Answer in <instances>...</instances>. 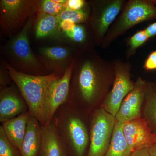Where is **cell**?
Here are the masks:
<instances>
[{"label": "cell", "instance_id": "1", "mask_svg": "<svg viewBox=\"0 0 156 156\" xmlns=\"http://www.w3.org/2000/svg\"><path fill=\"white\" fill-rule=\"evenodd\" d=\"M115 76L113 61L102 58L95 49L78 53L74 60L67 101L81 109L92 108L106 96Z\"/></svg>", "mask_w": 156, "mask_h": 156}, {"label": "cell", "instance_id": "2", "mask_svg": "<svg viewBox=\"0 0 156 156\" xmlns=\"http://www.w3.org/2000/svg\"><path fill=\"white\" fill-rule=\"evenodd\" d=\"M80 109L66 101L57 110L52 119L68 156H84L89 144L90 129Z\"/></svg>", "mask_w": 156, "mask_h": 156}, {"label": "cell", "instance_id": "3", "mask_svg": "<svg viewBox=\"0 0 156 156\" xmlns=\"http://www.w3.org/2000/svg\"><path fill=\"white\" fill-rule=\"evenodd\" d=\"M36 17H31L25 26L0 48L1 56L17 71L34 76L48 75L31 48L30 35Z\"/></svg>", "mask_w": 156, "mask_h": 156}, {"label": "cell", "instance_id": "4", "mask_svg": "<svg viewBox=\"0 0 156 156\" xmlns=\"http://www.w3.org/2000/svg\"><path fill=\"white\" fill-rule=\"evenodd\" d=\"M1 62L7 69L13 83L27 104L28 111L43 125L42 108L48 87L53 81L60 77L53 74L34 76L17 71L1 56Z\"/></svg>", "mask_w": 156, "mask_h": 156}, {"label": "cell", "instance_id": "5", "mask_svg": "<svg viewBox=\"0 0 156 156\" xmlns=\"http://www.w3.org/2000/svg\"><path fill=\"white\" fill-rule=\"evenodd\" d=\"M156 18V5L154 0H130L122 13L112 24L102 41L106 48L121 35L140 23Z\"/></svg>", "mask_w": 156, "mask_h": 156}, {"label": "cell", "instance_id": "6", "mask_svg": "<svg viewBox=\"0 0 156 156\" xmlns=\"http://www.w3.org/2000/svg\"><path fill=\"white\" fill-rule=\"evenodd\" d=\"M40 0H1L0 26L9 38L23 28L31 17L37 14Z\"/></svg>", "mask_w": 156, "mask_h": 156}, {"label": "cell", "instance_id": "7", "mask_svg": "<svg viewBox=\"0 0 156 156\" xmlns=\"http://www.w3.org/2000/svg\"><path fill=\"white\" fill-rule=\"evenodd\" d=\"M90 120V140L87 156H105L110 144L115 117L100 107L92 111Z\"/></svg>", "mask_w": 156, "mask_h": 156}, {"label": "cell", "instance_id": "8", "mask_svg": "<svg viewBox=\"0 0 156 156\" xmlns=\"http://www.w3.org/2000/svg\"><path fill=\"white\" fill-rule=\"evenodd\" d=\"M88 21L97 46H101L110 27L117 19L127 3L125 0H91Z\"/></svg>", "mask_w": 156, "mask_h": 156}, {"label": "cell", "instance_id": "9", "mask_svg": "<svg viewBox=\"0 0 156 156\" xmlns=\"http://www.w3.org/2000/svg\"><path fill=\"white\" fill-rule=\"evenodd\" d=\"M115 80L112 88L105 98L101 105L106 112L115 117L124 98L134 87L131 79V64L121 58L113 60Z\"/></svg>", "mask_w": 156, "mask_h": 156}, {"label": "cell", "instance_id": "10", "mask_svg": "<svg viewBox=\"0 0 156 156\" xmlns=\"http://www.w3.org/2000/svg\"><path fill=\"white\" fill-rule=\"evenodd\" d=\"M76 55L72 48L62 44L40 47L36 56L48 74H53L61 77Z\"/></svg>", "mask_w": 156, "mask_h": 156}, {"label": "cell", "instance_id": "11", "mask_svg": "<svg viewBox=\"0 0 156 156\" xmlns=\"http://www.w3.org/2000/svg\"><path fill=\"white\" fill-rule=\"evenodd\" d=\"M60 43L72 48L77 53L94 50L98 46L89 23L76 24L64 20L60 23Z\"/></svg>", "mask_w": 156, "mask_h": 156}, {"label": "cell", "instance_id": "12", "mask_svg": "<svg viewBox=\"0 0 156 156\" xmlns=\"http://www.w3.org/2000/svg\"><path fill=\"white\" fill-rule=\"evenodd\" d=\"M73 62L74 60L64 75L53 81L48 87L42 108V126L49 124L57 110L67 101Z\"/></svg>", "mask_w": 156, "mask_h": 156}, {"label": "cell", "instance_id": "13", "mask_svg": "<svg viewBox=\"0 0 156 156\" xmlns=\"http://www.w3.org/2000/svg\"><path fill=\"white\" fill-rule=\"evenodd\" d=\"M147 82L138 77L133 90L124 98L115 116L116 120L125 123L141 118V109L145 99Z\"/></svg>", "mask_w": 156, "mask_h": 156}, {"label": "cell", "instance_id": "14", "mask_svg": "<svg viewBox=\"0 0 156 156\" xmlns=\"http://www.w3.org/2000/svg\"><path fill=\"white\" fill-rule=\"evenodd\" d=\"M123 131L132 152L148 148L154 144V133L144 118H137L124 123Z\"/></svg>", "mask_w": 156, "mask_h": 156}, {"label": "cell", "instance_id": "15", "mask_svg": "<svg viewBox=\"0 0 156 156\" xmlns=\"http://www.w3.org/2000/svg\"><path fill=\"white\" fill-rule=\"evenodd\" d=\"M27 111H28L27 104L14 83L9 87L0 89L1 123Z\"/></svg>", "mask_w": 156, "mask_h": 156}, {"label": "cell", "instance_id": "16", "mask_svg": "<svg viewBox=\"0 0 156 156\" xmlns=\"http://www.w3.org/2000/svg\"><path fill=\"white\" fill-rule=\"evenodd\" d=\"M41 142L38 156H68L59 139L53 121L41 126Z\"/></svg>", "mask_w": 156, "mask_h": 156}, {"label": "cell", "instance_id": "17", "mask_svg": "<svg viewBox=\"0 0 156 156\" xmlns=\"http://www.w3.org/2000/svg\"><path fill=\"white\" fill-rule=\"evenodd\" d=\"M41 142V125L30 115L26 132L20 148L21 156H38Z\"/></svg>", "mask_w": 156, "mask_h": 156}, {"label": "cell", "instance_id": "18", "mask_svg": "<svg viewBox=\"0 0 156 156\" xmlns=\"http://www.w3.org/2000/svg\"><path fill=\"white\" fill-rule=\"evenodd\" d=\"M33 28L36 40L53 39L60 42V23L57 16L36 14Z\"/></svg>", "mask_w": 156, "mask_h": 156}, {"label": "cell", "instance_id": "19", "mask_svg": "<svg viewBox=\"0 0 156 156\" xmlns=\"http://www.w3.org/2000/svg\"><path fill=\"white\" fill-rule=\"evenodd\" d=\"M30 114L24 112L17 116L2 123L6 136L11 143L20 149L25 136Z\"/></svg>", "mask_w": 156, "mask_h": 156}, {"label": "cell", "instance_id": "20", "mask_svg": "<svg viewBox=\"0 0 156 156\" xmlns=\"http://www.w3.org/2000/svg\"><path fill=\"white\" fill-rule=\"evenodd\" d=\"M124 123L116 122L109 146L105 156H130L133 152L123 131Z\"/></svg>", "mask_w": 156, "mask_h": 156}, {"label": "cell", "instance_id": "21", "mask_svg": "<svg viewBox=\"0 0 156 156\" xmlns=\"http://www.w3.org/2000/svg\"><path fill=\"white\" fill-rule=\"evenodd\" d=\"M145 101L144 119L156 133V90L152 84L148 82Z\"/></svg>", "mask_w": 156, "mask_h": 156}, {"label": "cell", "instance_id": "22", "mask_svg": "<svg viewBox=\"0 0 156 156\" xmlns=\"http://www.w3.org/2000/svg\"><path fill=\"white\" fill-rule=\"evenodd\" d=\"M87 2V5L80 10H73L66 8L57 16L59 23L64 20H68L76 24L88 22L91 13V7L88 1Z\"/></svg>", "mask_w": 156, "mask_h": 156}, {"label": "cell", "instance_id": "23", "mask_svg": "<svg viewBox=\"0 0 156 156\" xmlns=\"http://www.w3.org/2000/svg\"><path fill=\"white\" fill-rule=\"evenodd\" d=\"M150 39L145 30L138 31L129 38L127 42L126 58H129L134 55L136 50Z\"/></svg>", "mask_w": 156, "mask_h": 156}, {"label": "cell", "instance_id": "24", "mask_svg": "<svg viewBox=\"0 0 156 156\" xmlns=\"http://www.w3.org/2000/svg\"><path fill=\"white\" fill-rule=\"evenodd\" d=\"M65 9V5L56 2L55 0H40L37 15L57 16Z\"/></svg>", "mask_w": 156, "mask_h": 156}, {"label": "cell", "instance_id": "25", "mask_svg": "<svg viewBox=\"0 0 156 156\" xmlns=\"http://www.w3.org/2000/svg\"><path fill=\"white\" fill-rule=\"evenodd\" d=\"M0 156H21L19 150L13 145L0 126Z\"/></svg>", "mask_w": 156, "mask_h": 156}, {"label": "cell", "instance_id": "26", "mask_svg": "<svg viewBox=\"0 0 156 156\" xmlns=\"http://www.w3.org/2000/svg\"><path fill=\"white\" fill-rule=\"evenodd\" d=\"M13 83V81L7 69L1 62L0 64V89H2Z\"/></svg>", "mask_w": 156, "mask_h": 156}, {"label": "cell", "instance_id": "27", "mask_svg": "<svg viewBox=\"0 0 156 156\" xmlns=\"http://www.w3.org/2000/svg\"><path fill=\"white\" fill-rule=\"evenodd\" d=\"M88 4L85 0H67L66 8L73 10H80L84 8Z\"/></svg>", "mask_w": 156, "mask_h": 156}, {"label": "cell", "instance_id": "28", "mask_svg": "<svg viewBox=\"0 0 156 156\" xmlns=\"http://www.w3.org/2000/svg\"><path fill=\"white\" fill-rule=\"evenodd\" d=\"M143 68L147 71L156 69V50L150 53L146 59Z\"/></svg>", "mask_w": 156, "mask_h": 156}, {"label": "cell", "instance_id": "29", "mask_svg": "<svg viewBox=\"0 0 156 156\" xmlns=\"http://www.w3.org/2000/svg\"><path fill=\"white\" fill-rule=\"evenodd\" d=\"M150 38L156 36V21L152 23L145 29Z\"/></svg>", "mask_w": 156, "mask_h": 156}, {"label": "cell", "instance_id": "30", "mask_svg": "<svg viewBox=\"0 0 156 156\" xmlns=\"http://www.w3.org/2000/svg\"><path fill=\"white\" fill-rule=\"evenodd\" d=\"M130 156H151L147 148H143L134 151Z\"/></svg>", "mask_w": 156, "mask_h": 156}, {"label": "cell", "instance_id": "31", "mask_svg": "<svg viewBox=\"0 0 156 156\" xmlns=\"http://www.w3.org/2000/svg\"><path fill=\"white\" fill-rule=\"evenodd\" d=\"M151 156H156V145L154 144L147 148Z\"/></svg>", "mask_w": 156, "mask_h": 156}, {"label": "cell", "instance_id": "32", "mask_svg": "<svg viewBox=\"0 0 156 156\" xmlns=\"http://www.w3.org/2000/svg\"><path fill=\"white\" fill-rule=\"evenodd\" d=\"M154 144L156 145V133H154Z\"/></svg>", "mask_w": 156, "mask_h": 156}, {"label": "cell", "instance_id": "33", "mask_svg": "<svg viewBox=\"0 0 156 156\" xmlns=\"http://www.w3.org/2000/svg\"><path fill=\"white\" fill-rule=\"evenodd\" d=\"M154 2L155 3V4H156V0H154Z\"/></svg>", "mask_w": 156, "mask_h": 156}, {"label": "cell", "instance_id": "34", "mask_svg": "<svg viewBox=\"0 0 156 156\" xmlns=\"http://www.w3.org/2000/svg\"><path fill=\"white\" fill-rule=\"evenodd\" d=\"M156 90V88H155Z\"/></svg>", "mask_w": 156, "mask_h": 156}]
</instances>
